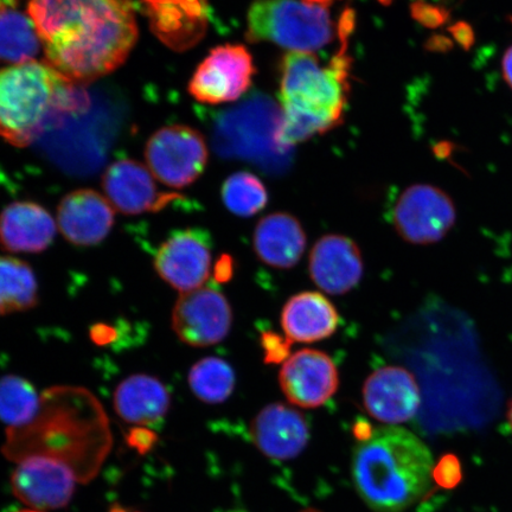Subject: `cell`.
<instances>
[{"instance_id": "26", "label": "cell", "mask_w": 512, "mask_h": 512, "mask_svg": "<svg viewBox=\"0 0 512 512\" xmlns=\"http://www.w3.org/2000/svg\"><path fill=\"white\" fill-rule=\"evenodd\" d=\"M38 297L36 274L28 262L0 256V317L35 309Z\"/></svg>"}, {"instance_id": "4", "label": "cell", "mask_w": 512, "mask_h": 512, "mask_svg": "<svg viewBox=\"0 0 512 512\" xmlns=\"http://www.w3.org/2000/svg\"><path fill=\"white\" fill-rule=\"evenodd\" d=\"M350 59L343 51L330 66H320L311 53L291 51L281 72L283 124L279 143L293 147L341 123L349 91Z\"/></svg>"}, {"instance_id": "44", "label": "cell", "mask_w": 512, "mask_h": 512, "mask_svg": "<svg viewBox=\"0 0 512 512\" xmlns=\"http://www.w3.org/2000/svg\"><path fill=\"white\" fill-rule=\"evenodd\" d=\"M229 512H245V511L234 510V511H229Z\"/></svg>"}, {"instance_id": "1", "label": "cell", "mask_w": 512, "mask_h": 512, "mask_svg": "<svg viewBox=\"0 0 512 512\" xmlns=\"http://www.w3.org/2000/svg\"><path fill=\"white\" fill-rule=\"evenodd\" d=\"M47 63L70 83L114 72L138 40L132 0H29Z\"/></svg>"}, {"instance_id": "16", "label": "cell", "mask_w": 512, "mask_h": 512, "mask_svg": "<svg viewBox=\"0 0 512 512\" xmlns=\"http://www.w3.org/2000/svg\"><path fill=\"white\" fill-rule=\"evenodd\" d=\"M362 395L368 414L390 426L412 420L421 403L414 375L395 366L374 371L364 382Z\"/></svg>"}, {"instance_id": "42", "label": "cell", "mask_w": 512, "mask_h": 512, "mask_svg": "<svg viewBox=\"0 0 512 512\" xmlns=\"http://www.w3.org/2000/svg\"><path fill=\"white\" fill-rule=\"evenodd\" d=\"M15 512H46V511H41V510H35V509H25V510H19V511H15Z\"/></svg>"}, {"instance_id": "10", "label": "cell", "mask_w": 512, "mask_h": 512, "mask_svg": "<svg viewBox=\"0 0 512 512\" xmlns=\"http://www.w3.org/2000/svg\"><path fill=\"white\" fill-rule=\"evenodd\" d=\"M171 325L184 344L211 347L229 335L233 325L232 306L215 288H197L181 293L172 310Z\"/></svg>"}, {"instance_id": "39", "label": "cell", "mask_w": 512, "mask_h": 512, "mask_svg": "<svg viewBox=\"0 0 512 512\" xmlns=\"http://www.w3.org/2000/svg\"><path fill=\"white\" fill-rule=\"evenodd\" d=\"M306 3L316 4V5H325L331 2V0H305Z\"/></svg>"}, {"instance_id": "11", "label": "cell", "mask_w": 512, "mask_h": 512, "mask_svg": "<svg viewBox=\"0 0 512 512\" xmlns=\"http://www.w3.org/2000/svg\"><path fill=\"white\" fill-rule=\"evenodd\" d=\"M211 249L206 230H176L158 248L153 265L159 277L178 292L194 291L210 278Z\"/></svg>"}, {"instance_id": "34", "label": "cell", "mask_w": 512, "mask_h": 512, "mask_svg": "<svg viewBox=\"0 0 512 512\" xmlns=\"http://www.w3.org/2000/svg\"><path fill=\"white\" fill-rule=\"evenodd\" d=\"M230 259L224 256L222 260L217 262L215 270L216 279L219 281H227L232 275L233 266L230 264Z\"/></svg>"}, {"instance_id": "21", "label": "cell", "mask_w": 512, "mask_h": 512, "mask_svg": "<svg viewBox=\"0 0 512 512\" xmlns=\"http://www.w3.org/2000/svg\"><path fill=\"white\" fill-rule=\"evenodd\" d=\"M144 4L152 31L172 49H188L206 32L207 5L204 0L184 3L144 0Z\"/></svg>"}, {"instance_id": "13", "label": "cell", "mask_w": 512, "mask_h": 512, "mask_svg": "<svg viewBox=\"0 0 512 512\" xmlns=\"http://www.w3.org/2000/svg\"><path fill=\"white\" fill-rule=\"evenodd\" d=\"M80 482L72 467L48 457H28L18 462L11 476L12 494L30 509L67 507Z\"/></svg>"}, {"instance_id": "18", "label": "cell", "mask_w": 512, "mask_h": 512, "mask_svg": "<svg viewBox=\"0 0 512 512\" xmlns=\"http://www.w3.org/2000/svg\"><path fill=\"white\" fill-rule=\"evenodd\" d=\"M309 271L320 290L341 296L360 284L364 272L362 253L347 236L325 235L312 248Z\"/></svg>"}, {"instance_id": "28", "label": "cell", "mask_w": 512, "mask_h": 512, "mask_svg": "<svg viewBox=\"0 0 512 512\" xmlns=\"http://www.w3.org/2000/svg\"><path fill=\"white\" fill-rule=\"evenodd\" d=\"M188 381L198 400L217 405L233 394L236 376L232 366L222 358L206 357L191 367Z\"/></svg>"}, {"instance_id": "2", "label": "cell", "mask_w": 512, "mask_h": 512, "mask_svg": "<svg viewBox=\"0 0 512 512\" xmlns=\"http://www.w3.org/2000/svg\"><path fill=\"white\" fill-rule=\"evenodd\" d=\"M112 443L110 424L101 403L88 389L59 386L44 390L41 408L27 426L8 428L4 454L14 462L48 457L72 467L80 482L95 475Z\"/></svg>"}, {"instance_id": "12", "label": "cell", "mask_w": 512, "mask_h": 512, "mask_svg": "<svg viewBox=\"0 0 512 512\" xmlns=\"http://www.w3.org/2000/svg\"><path fill=\"white\" fill-rule=\"evenodd\" d=\"M254 72L252 56L245 47L233 44L217 47L198 66L189 92L207 105L236 101L251 86Z\"/></svg>"}, {"instance_id": "40", "label": "cell", "mask_w": 512, "mask_h": 512, "mask_svg": "<svg viewBox=\"0 0 512 512\" xmlns=\"http://www.w3.org/2000/svg\"><path fill=\"white\" fill-rule=\"evenodd\" d=\"M507 416H508L509 425H510L511 430H512V400L509 403Z\"/></svg>"}, {"instance_id": "14", "label": "cell", "mask_w": 512, "mask_h": 512, "mask_svg": "<svg viewBox=\"0 0 512 512\" xmlns=\"http://www.w3.org/2000/svg\"><path fill=\"white\" fill-rule=\"evenodd\" d=\"M279 383L292 405L318 408L336 394L339 375L329 355L304 349L286 360L279 373Z\"/></svg>"}, {"instance_id": "15", "label": "cell", "mask_w": 512, "mask_h": 512, "mask_svg": "<svg viewBox=\"0 0 512 512\" xmlns=\"http://www.w3.org/2000/svg\"><path fill=\"white\" fill-rule=\"evenodd\" d=\"M107 200L125 215L156 213L181 196L160 191L155 176L136 160L113 163L102 178Z\"/></svg>"}, {"instance_id": "45", "label": "cell", "mask_w": 512, "mask_h": 512, "mask_svg": "<svg viewBox=\"0 0 512 512\" xmlns=\"http://www.w3.org/2000/svg\"><path fill=\"white\" fill-rule=\"evenodd\" d=\"M381 2H386V3H388V2H389V0H381Z\"/></svg>"}, {"instance_id": "31", "label": "cell", "mask_w": 512, "mask_h": 512, "mask_svg": "<svg viewBox=\"0 0 512 512\" xmlns=\"http://www.w3.org/2000/svg\"><path fill=\"white\" fill-rule=\"evenodd\" d=\"M262 348L265 350V360L267 363H277L284 361L290 351V345L278 335L265 332L261 337Z\"/></svg>"}, {"instance_id": "30", "label": "cell", "mask_w": 512, "mask_h": 512, "mask_svg": "<svg viewBox=\"0 0 512 512\" xmlns=\"http://www.w3.org/2000/svg\"><path fill=\"white\" fill-rule=\"evenodd\" d=\"M463 478L462 464L454 454H445L433 469V479L441 488L453 489Z\"/></svg>"}, {"instance_id": "22", "label": "cell", "mask_w": 512, "mask_h": 512, "mask_svg": "<svg viewBox=\"0 0 512 512\" xmlns=\"http://www.w3.org/2000/svg\"><path fill=\"white\" fill-rule=\"evenodd\" d=\"M306 245L302 224L290 214H270L256 224L254 252L267 266L279 270L296 266L304 255Z\"/></svg>"}, {"instance_id": "29", "label": "cell", "mask_w": 512, "mask_h": 512, "mask_svg": "<svg viewBox=\"0 0 512 512\" xmlns=\"http://www.w3.org/2000/svg\"><path fill=\"white\" fill-rule=\"evenodd\" d=\"M224 206L236 216L252 217L264 210L268 203L265 185L249 172H236L224 182L222 191Z\"/></svg>"}, {"instance_id": "32", "label": "cell", "mask_w": 512, "mask_h": 512, "mask_svg": "<svg viewBox=\"0 0 512 512\" xmlns=\"http://www.w3.org/2000/svg\"><path fill=\"white\" fill-rule=\"evenodd\" d=\"M126 440L128 446L140 454H145L151 451L153 445L156 444L157 435L149 427H134L128 432Z\"/></svg>"}, {"instance_id": "23", "label": "cell", "mask_w": 512, "mask_h": 512, "mask_svg": "<svg viewBox=\"0 0 512 512\" xmlns=\"http://www.w3.org/2000/svg\"><path fill=\"white\" fill-rule=\"evenodd\" d=\"M115 412L127 424L150 427L168 414L171 395L157 377L136 374L118 384L113 395Z\"/></svg>"}, {"instance_id": "9", "label": "cell", "mask_w": 512, "mask_h": 512, "mask_svg": "<svg viewBox=\"0 0 512 512\" xmlns=\"http://www.w3.org/2000/svg\"><path fill=\"white\" fill-rule=\"evenodd\" d=\"M456 220L451 197L430 184H415L403 191L392 213L396 232L412 245L443 240Z\"/></svg>"}, {"instance_id": "3", "label": "cell", "mask_w": 512, "mask_h": 512, "mask_svg": "<svg viewBox=\"0 0 512 512\" xmlns=\"http://www.w3.org/2000/svg\"><path fill=\"white\" fill-rule=\"evenodd\" d=\"M430 448L411 431L377 427L352 453V480L375 512H403L424 496L433 479Z\"/></svg>"}, {"instance_id": "41", "label": "cell", "mask_w": 512, "mask_h": 512, "mask_svg": "<svg viewBox=\"0 0 512 512\" xmlns=\"http://www.w3.org/2000/svg\"><path fill=\"white\" fill-rule=\"evenodd\" d=\"M153 2H175V3H184L187 0H153Z\"/></svg>"}, {"instance_id": "43", "label": "cell", "mask_w": 512, "mask_h": 512, "mask_svg": "<svg viewBox=\"0 0 512 512\" xmlns=\"http://www.w3.org/2000/svg\"><path fill=\"white\" fill-rule=\"evenodd\" d=\"M302 512H322V511H319V510H316V509H307V510H304Z\"/></svg>"}, {"instance_id": "7", "label": "cell", "mask_w": 512, "mask_h": 512, "mask_svg": "<svg viewBox=\"0 0 512 512\" xmlns=\"http://www.w3.org/2000/svg\"><path fill=\"white\" fill-rule=\"evenodd\" d=\"M247 40L272 42L299 53L328 46L334 24L323 5L300 0H255L247 15Z\"/></svg>"}, {"instance_id": "17", "label": "cell", "mask_w": 512, "mask_h": 512, "mask_svg": "<svg viewBox=\"0 0 512 512\" xmlns=\"http://www.w3.org/2000/svg\"><path fill=\"white\" fill-rule=\"evenodd\" d=\"M115 222L114 208L106 196L92 189L69 192L57 209V227L76 247H93L104 241Z\"/></svg>"}, {"instance_id": "36", "label": "cell", "mask_w": 512, "mask_h": 512, "mask_svg": "<svg viewBox=\"0 0 512 512\" xmlns=\"http://www.w3.org/2000/svg\"><path fill=\"white\" fill-rule=\"evenodd\" d=\"M502 69L503 78L505 82L508 83V86L512 89V47L505 51L502 62Z\"/></svg>"}, {"instance_id": "20", "label": "cell", "mask_w": 512, "mask_h": 512, "mask_svg": "<svg viewBox=\"0 0 512 512\" xmlns=\"http://www.w3.org/2000/svg\"><path fill=\"white\" fill-rule=\"evenodd\" d=\"M56 235V223L35 202L21 201L0 213V247L9 253L37 254L46 251Z\"/></svg>"}, {"instance_id": "37", "label": "cell", "mask_w": 512, "mask_h": 512, "mask_svg": "<svg viewBox=\"0 0 512 512\" xmlns=\"http://www.w3.org/2000/svg\"><path fill=\"white\" fill-rule=\"evenodd\" d=\"M373 428H371L366 421H358L354 427L355 437L358 441H364L370 438L373 434Z\"/></svg>"}, {"instance_id": "27", "label": "cell", "mask_w": 512, "mask_h": 512, "mask_svg": "<svg viewBox=\"0 0 512 512\" xmlns=\"http://www.w3.org/2000/svg\"><path fill=\"white\" fill-rule=\"evenodd\" d=\"M41 408V395L18 375L0 377V420L9 428L27 426Z\"/></svg>"}, {"instance_id": "8", "label": "cell", "mask_w": 512, "mask_h": 512, "mask_svg": "<svg viewBox=\"0 0 512 512\" xmlns=\"http://www.w3.org/2000/svg\"><path fill=\"white\" fill-rule=\"evenodd\" d=\"M145 158L152 175L166 187L183 189L195 183L208 163L206 139L194 128H160L146 144Z\"/></svg>"}, {"instance_id": "33", "label": "cell", "mask_w": 512, "mask_h": 512, "mask_svg": "<svg viewBox=\"0 0 512 512\" xmlns=\"http://www.w3.org/2000/svg\"><path fill=\"white\" fill-rule=\"evenodd\" d=\"M412 14L414 18L418 19L426 27H438L444 21L439 10L421 2L415 3L412 6Z\"/></svg>"}, {"instance_id": "19", "label": "cell", "mask_w": 512, "mask_h": 512, "mask_svg": "<svg viewBox=\"0 0 512 512\" xmlns=\"http://www.w3.org/2000/svg\"><path fill=\"white\" fill-rule=\"evenodd\" d=\"M251 438L266 457L293 459L309 443V425L297 409L284 403H272L255 416L251 424Z\"/></svg>"}, {"instance_id": "6", "label": "cell", "mask_w": 512, "mask_h": 512, "mask_svg": "<svg viewBox=\"0 0 512 512\" xmlns=\"http://www.w3.org/2000/svg\"><path fill=\"white\" fill-rule=\"evenodd\" d=\"M283 111L268 96L253 94L221 112L213 127V146L223 158L240 159L279 172L291 164L293 147L279 143Z\"/></svg>"}, {"instance_id": "25", "label": "cell", "mask_w": 512, "mask_h": 512, "mask_svg": "<svg viewBox=\"0 0 512 512\" xmlns=\"http://www.w3.org/2000/svg\"><path fill=\"white\" fill-rule=\"evenodd\" d=\"M18 5L19 0H0V62L34 61L42 48L34 21Z\"/></svg>"}, {"instance_id": "5", "label": "cell", "mask_w": 512, "mask_h": 512, "mask_svg": "<svg viewBox=\"0 0 512 512\" xmlns=\"http://www.w3.org/2000/svg\"><path fill=\"white\" fill-rule=\"evenodd\" d=\"M72 85L47 62L0 69V137L18 147L35 142Z\"/></svg>"}, {"instance_id": "24", "label": "cell", "mask_w": 512, "mask_h": 512, "mask_svg": "<svg viewBox=\"0 0 512 512\" xmlns=\"http://www.w3.org/2000/svg\"><path fill=\"white\" fill-rule=\"evenodd\" d=\"M280 322L288 341L315 343L334 334L341 318L323 294L302 292L287 300Z\"/></svg>"}, {"instance_id": "38", "label": "cell", "mask_w": 512, "mask_h": 512, "mask_svg": "<svg viewBox=\"0 0 512 512\" xmlns=\"http://www.w3.org/2000/svg\"><path fill=\"white\" fill-rule=\"evenodd\" d=\"M108 512H142L130 508L123 507V505H120L118 503H114L111 505L110 510Z\"/></svg>"}, {"instance_id": "35", "label": "cell", "mask_w": 512, "mask_h": 512, "mask_svg": "<svg viewBox=\"0 0 512 512\" xmlns=\"http://www.w3.org/2000/svg\"><path fill=\"white\" fill-rule=\"evenodd\" d=\"M112 329L108 328L106 325H96L92 330V338L96 343H107L110 341V336H113Z\"/></svg>"}]
</instances>
